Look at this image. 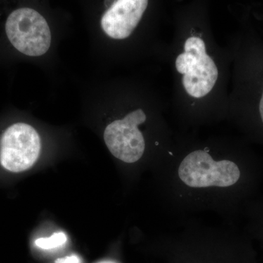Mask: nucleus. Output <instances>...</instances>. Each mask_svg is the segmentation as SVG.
<instances>
[{"mask_svg": "<svg viewBox=\"0 0 263 263\" xmlns=\"http://www.w3.org/2000/svg\"><path fill=\"white\" fill-rule=\"evenodd\" d=\"M155 252L164 263H259L256 245L245 230L193 219L164 233L156 241Z\"/></svg>", "mask_w": 263, "mask_h": 263, "instance_id": "2", "label": "nucleus"}, {"mask_svg": "<svg viewBox=\"0 0 263 263\" xmlns=\"http://www.w3.org/2000/svg\"><path fill=\"white\" fill-rule=\"evenodd\" d=\"M67 235L64 233H56L48 238H41L35 240V245L43 249L57 248L67 242Z\"/></svg>", "mask_w": 263, "mask_h": 263, "instance_id": "9", "label": "nucleus"}, {"mask_svg": "<svg viewBox=\"0 0 263 263\" xmlns=\"http://www.w3.org/2000/svg\"><path fill=\"white\" fill-rule=\"evenodd\" d=\"M41 150L39 134L27 123H13L0 135V164L10 173L28 171L37 162Z\"/></svg>", "mask_w": 263, "mask_h": 263, "instance_id": "6", "label": "nucleus"}, {"mask_svg": "<svg viewBox=\"0 0 263 263\" xmlns=\"http://www.w3.org/2000/svg\"><path fill=\"white\" fill-rule=\"evenodd\" d=\"M176 70L182 74V84L189 95L200 98L209 94L218 79V69L209 56L201 38L190 37L184 44V52L176 60Z\"/></svg>", "mask_w": 263, "mask_h": 263, "instance_id": "4", "label": "nucleus"}, {"mask_svg": "<svg viewBox=\"0 0 263 263\" xmlns=\"http://www.w3.org/2000/svg\"><path fill=\"white\" fill-rule=\"evenodd\" d=\"M146 120V113L141 108L137 109L105 128V144L111 155L122 163L139 164L146 156V139L139 127Z\"/></svg>", "mask_w": 263, "mask_h": 263, "instance_id": "5", "label": "nucleus"}, {"mask_svg": "<svg viewBox=\"0 0 263 263\" xmlns=\"http://www.w3.org/2000/svg\"><path fill=\"white\" fill-rule=\"evenodd\" d=\"M5 32L11 46L26 56H42L51 46L47 22L32 8H21L11 12L5 22Z\"/></svg>", "mask_w": 263, "mask_h": 263, "instance_id": "3", "label": "nucleus"}, {"mask_svg": "<svg viewBox=\"0 0 263 263\" xmlns=\"http://www.w3.org/2000/svg\"><path fill=\"white\" fill-rule=\"evenodd\" d=\"M245 231L263 252V195L258 196L246 209Z\"/></svg>", "mask_w": 263, "mask_h": 263, "instance_id": "8", "label": "nucleus"}, {"mask_svg": "<svg viewBox=\"0 0 263 263\" xmlns=\"http://www.w3.org/2000/svg\"><path fill=\"white\" fill-rule=\"evenodd\" d=\"M155 170L166 212L181 219L213 213L232 226L259 196L263 178V164L252 152L211 145L170 148Z\"/></svg>", "mask_w": 263, "mask_h": 263, "instance_id": "1", "label": "nucleus"}, {"mask_svg": "<svg viewBox=\"0 0 263 263\" xmlns=\"http://www.w3.org/2000/svg\"><path fill=\"white\" fill-rule=\"evenodd\" d=\"M116 0H105V6L108 8H110V7L113 5L114 3H115Z\"/></svg>", "mask_w": 263, "mask_h": 263, "instance_id": "11", "label": "nucleus"}, {"mask_svg": "<svg viewBox=\"0 0 263 263\" xmlns=\"http://www.w3.org/2000/svg\"><path fill=\"white\" fill-rule=\"evenodd\" d=\"M98 263H118V262H115V261H113V260H104V261H101V262H98Z\"/></svg>", "mask_w": 263, "mask_h": 263, "instance_id": "12", "label": "nucleus"}, {"mask_svg": "<svg viewBox=\"0 0 263 263\" xmlns=\"http://www.w3.org/2000/svg\"><path fill=\"white\" fill-rule=\"evenodd\" d=\"M55 263H81V259L79 256L72 254V255L67 256L63 258L57 259Z\"/></svg>", "mask_w": 263, "mask_h": 263, "instance_id": "10", "label": "nucleus"}, {"mask_svg": "<svg viewBox=\"0 0 263 263\" xmlns=\"http://www.w3.org/2000/svg\"><path fill=\"white\" fill-rule=\"evenodd\" d=\"M148 3V0H116L102 17V29L114 39H125L139 24Z\"/></svg>", "mask_w": 263, "mask_h": 263, "instance_id": "7", "label": "nucleus"}]
</instances>
